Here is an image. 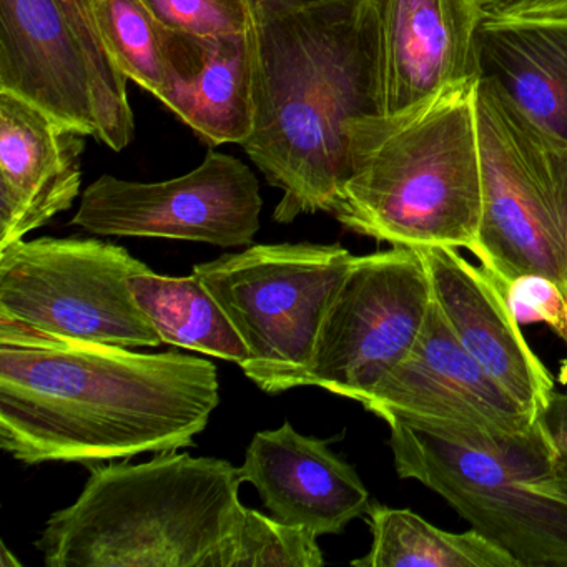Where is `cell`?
Masks as SVG:
<instances>
[{
    "mask_svg": "<svg viewBox=\"0 0 567 567\" xmlns=\"http://www.w3.org/2000/svg\"><path fill=\"white\" fill-rule=\"evenodd\" d=\"M430 277L434 303L471 358L533 416L553 401V374L534 353L514 317L506 291L457 248H416Z\"/></svg>",
    "mask_w": 567,
    "mask_h": 567,
    "instance_id": "5bb4252c",
    "label": "cell"
},
{
    "mask_svg": "<svg viewBox=\"0 0 567 567\" xmlns=\"http://www.w3.org/2000/svg\"><path fill=\"white\" fill-rule=\"evenodd\" d=\"M477 6L486 16H501L509 11L517 0H476Z\"/></svg>",
    "mask_w": 567,
    "mask_h": 567,
    "instance_id": "f1b7e54d",
    "label": "cell"
},
{
    "mask_svg": "<svg viewBox=\"0 0 567 567\" xmlns=\"http://www.w3.org/2000/svg\"><path fill=\"white\" fill-rule=\"evenodd\" d=\"M534 489L567 503V451H557L549 470L534 477Z\"/></svg>",
    "mask_w": 567,
    "mask_h": 567,
    "instance_id": "d4e9b609",
    "label": "cell"
},
{
    "mask_svg": "<svg viewBox=\"0 0 567 567\" xmlns=\"http://www.w3.org/2000/svg\"><path fill=\"white\" fill-rule=\"evenodd\" d=\"M131 287L162 343L231 361L238 367L247 361L244 340L197 275L172 278L148 270L132 277Z\"/></svg>",
    "mask_w": 567,
    "mask_h": 567,
    "instance_id": "d6986e66",
    "label": "cell"
},
{
    "mask_svg": "<svg viewBox=\"0 0 567 567\" xmlns=\"http://www.w3.org/2000/svg\"><path fill=\"white\" fill-rule=\"evenodd\" d=\"M388 426L401 480L440 494L519 567H567V503L533 486L557 453L544 423L534 436L511 444L451 440L403 423Z\"/></svg>",
    "mask_w": 567,
    "mask_h": 567,
    "instance_id": "8992f818",
    "label": "cell"
},
{
    "mask_svg": "<svg viewBox=\"0 0 567 567\" xmlns=\"http://www.w3.org/2000/svg\"><path fill=\"white\" fill-rule=\"evenodd\" d=\"M501 16H513V18H566L567 0H517L509 11Z\"/></svg>",
    "mask_w": 567,
    "mask_h": 567,
    "instance_id": "4316f807",
    "label": "cell"
},
{
    "mask_svg": "<svg viewBox=\"0 0 567 567\" xmlns=\"http://www.w3.org/2000/svg\"><path fill=\"white\" fill-rule=\"evenodd\" d=\"M361 404L386 424L476 443H517L543 426L467 354L434 300L413 350Z\"/></svg>",
    "mask_w": 567,
    "mask_h": 567,
    "instance_id": "7c38bea8",
    "label": "cell"
},
{
    "mask_svg": "<svg viewBox=\"0 0 567 567\" xmlns=\"http://www.w3.org/2000/svg\"><path fill=\"white\" fill-rule=\"evenodd\" d=\"M317 539L303 527L244 506L237 526L225 539L217 567H320L324 557Z\"/></svg>",
    "mask_w": 567,
    "mask_h": 567,
    "instance_id": "7402d4cb",
    "label": "cell"
},
{
    "mask_svg": "<svg viewBox=\"0 0 567 567\" xmlns=\"http://www.w3.org/2000/svg\"><path fill=\"white\" fill-rule=\"evenodd\" d=\"M474 87L431 105L408 124L350 127L351 172L330 214L347 230L393 247L466 248L483 220Z\"/></svg>",
    "mask_w": 567,
    "mask_h": 567,
    "instance_id": "277c9868",
    "label": "cell"
},
{
    "mask_svg": "<svg viewBox=\"0 0 567 567\" xmlns=\"http://www.w3.org/2000/svg\"><path fill=\"white\" fill-rule=\"evenodd\" d=\"M85 135L0 91V250L72 208Z\"/></svg>",
    "mask_w": 567,
    "mask_h": 567,
    "instance_id": "9a60e30c",
    "label": "cell"
},
{
    "mask_svg": "<svg viewBox=\"0 0 567 567\" xmlns=\"http://www.w3.org/2000/svg\"><path fill=\"white\" fill-rule=\"evenodd\" d=\"M511 310L520 324L546 323L567 344V297L540 275H524L506 288Z\"/></svg>",
    "mask_w": 567,
    "mask_h": 567,
    "instance_id": "cb8c5ba5",
    "label": "cell"
},
{
    "mask_svg": "<svg viewBox=\"0 0 567 567\" xmlns=\"http://www.w3.org/2000/svg\"><path fill=\"white\" fill-rule=\"evenodd\" d=\"M476 42L480 78L493 81L537 127L567 142V16L484 14Z\"/></svg>",
    "mask_w": 567,
    "mask_h": 567,
    "instance_id": "ac0fdd59",
    "label": "cell"
},
{
    "mask_svg": "<svg viewBox=\"0 0 567 567\" xmlns=\"http://www.w3.org/2000/svg\"><path fill=\"white\" fill-rule=\"evenodd\" d=\"M89 470L78 501L35 540L45 566L217 567L244 509L240 467L167 451Z\"/></svg>",
    "mask_w": 567,
    "mask_h": 567,
    "instance_id": "3957f363",
    "label": "cell"
},
{
    "mask_svg": "<svg viewBox=\"0 0 567 567\" xmlns=\"http://www.w3.org/2000/svg\"><path fill=\"white\" fill-rule=\"evenodd\" d=\"M220 403L217 367L137 353L0 318V447L91 467L194 446Z\"/></svg>",
    "mask_w": 567,
    "mask_h": 567,
    "instance_id": "6da1fadb",
    "label": "cell"
},
{
    "mask_svg": "<svg viewBox=\"0 0 567 567\" xmlns=\"http://www.w3.org/2000/svg\"><path fill=\"white\" fill-rule=\"evenodd\" d=\"M0 566H21V563L11 556L4 543H2V560H0Z\"/></svg>",
    "mask_w": 567,
    "mask_h": 567,
    "instance_id": "f546056e",
    "label": "cell"
},
{
    "mask_svg": "<svg viewBox=\"0 0 567 567\" xmlns=\"http://www.w3.org/2000/svg\"><path fill=\"white\" fill-rule=\"evenodd\" d=\"M255 9H261L267 12L287 11V9L298 8V6L310 4L315 0H251Z\"/></svg>",
    "mask_w": 567,
    "mask_h": 567,
    "instance_id": "83f0119b",
    "label": "cell"
},
{
    "mask_svg": "<svg viewBox=\"0 0 567 567\" xmlns=\"http://www.w3.org/2000/svg\"><path fill=\"white\" fill-rule=\"evenodd\" d=\"M370 553L351 560L358 567H519L517 560L471 527L447 533L411 509L371 504Z\"/></svg>",
    "mask_w": 567,
    "mask_h": 567,
    "instance_id": "ffe728a7",
    "label": "cell"
},
{
    "mask_svg": "<svg viewBox=\"0 0 567 567\" xmlns=\"http://www.w3.org/2000/svg\"><path fill=\"white\" fill-rule=\"evenodd\" d=\"M354 261L341 245H251L192 274L244 340L248 380L278 394L307 386L324 317Z\"/></svg>",
    "mask_w": 567,
    "mask_h": 567,
    "instance_id": "52a82bcc",
    "label": "cell"
},
{
    "mask_svg": "<svg viewBox=\"0 0 567 567\" xmlns=\"http://www.w3.org/2000/svg\"><path fill=\"white\" fill-rule=\"evenodd\" d=\"M433 305L416 248L357 257L324 317L307 386L363 403L408 357Z\"/></svg>",
    "mask_w": 567,
    "mask_h": 567,
    "instance_id": "30bf717a",
    "label": "cell"
},
{
    "mask_svg": "<svg viewBox=\"0 0 567 567\" xmlns=\"http://www.w3.org/2000/svg\"><path fill=\"white\" fill-rule=\"evenodd\" d=\"M380 28L378 127L416 118L446 95L480 81L476 0H374Z\"/></svg>",
    "mask_w": 567,
    "mask_h": 567,
    "instance_id": "4fadbf2b",
    "label": "cell"
},
{
    "mask_svg": "<svg viewBox=\"0 0 567 567\" xmlns=\"http://www.w3.org/2000/svg\"><path fill=\"white\" fill-rule=\"evenodd\" d=\"M127 82L94 0H0V91L122 152L135 137Z\"/></svg>",
    "mask_w": 567,
    "mask_h": 567,
    "instance_id": "ba28073f",
    "label": "cell"
},
{
    "mask_svg": "<svg viewBox=\"0 0 567 567\" xmlns=\"http://www.w3.org/2000/svg\"><path fill=\"white\" fill-rule=\"evenodd\" d=\"M158 101L207 144H244L255 125V31L195 38L168 31Z\"/></svg>",
    "mask_w": 567,
    "mask_h": 567,
    "instance_id": "e0dca14e",
    "label": "cell"
},
{
    "mask_svg": "<svg viewBox=\"0 0 567 567\" xmlns=\"http://www.w3.org/2000/svg\"><path fill=\"white\" fill-rule=\"evenodd\" d=\"M271 516L315 536L341 534L370 509V493L330 441L298 433L290 423L255 434L240 466Z\"/></svg>",
    "mask_w": 567,
    "mask_h": 567,
    "instance_id": "2e32d148",
    "label": "cell"
},
{
    "mask_svg": "<svg viewBox=\"0 0 567 567\" xmlns=\"http://www.w3.org/2000/svg\"><path fill=\"white\" fill-rule=\"evenodd\" d=\"M483 220L474 257L507 285L540 275L567 297V142L537 127L489 79L474 87Z\"/></svg>",
    "mask_w": 567,
    "mask_h": 567,
    "instance_id": "5b68a950",
    "label": "cell"
},
{
    "mask_svg": "<svg viewBox=\"0 0 567 567\" xmlns=\"http://www.w3.org/2000/svg\"><path fill=\"white\" fill-rule=\"evenodd\" d=\"M255 125L241 144L280 188L278 224L330 214L350 177V127L381 117L374 0L255 9Z\"/></svg>",
    "mask_w": 567,
    "mask_h": 567,
    "instance_id": "7a4b0ae2",
    "label": "cell"
},
{
    "mask_svg": "<svg viewBox=\"0 0 567 567\" xmlns=\"http://www.w3.org/2000/svg\"><path fill=\"white\" fill-rule=\"evenodd\" d=\"M94 8L102 38L122 74L157 99L167 81V29L142 0H94Z\"/></svg>",
    "mask_w": 567,
    "mask_h": 567,
    "instance_id": "44dd1931",
    "label": "cell"
},
{
    "mask_svg": "<svg viewBox=\"0 0 567 567\" xmlns=\"http://www.w3.org/2000/svg\"><path fill=\"white\" fill-rule=\"evenodd\" d=\"M148 270L109 241L22 238L0 250V318L92 343L161 347L131 287Z\"/></svg>",
    "mask_w": 567,
    "mask_h": 567,
    "instance_id": "9c48e42d",
    "label": "cell"
},
{
    "mask_svg": "<svg viewBox=\"0 0 567 567\" xmlns=\"http://www.w3.org/2000/svg\"><path fill=\"white\" fill-rule=\"evenodd\" d=\"M158 24L195 38H220L255 24L251 0H142Z\"/></svg>",
    "mask_w": 567,
    "mask_h": 567,
    "instance_id": "603a6c76",
    "label": "cell"
},
{
    "mask_svg": "<svg viewBox=\"0 0 567 567\" xmlns=\"http://www.w3.org/2000/svg\"><path fill=\"white\" fill-rule=\"evenodd\" d=\"M261 207L251 168L234 155L208 151L197 168L172 181L142 184L102 175L82 192L71 225L104 237L250 247Z\"/></svg>",
    "mask_w": 567,
    "mask_h": 567,
    "instance_id": "8fae6325",
    "label": "cell"
},
{
    "mask_svg": "<svg viewBox=\"0 0 567 567\" xmlns=\"http://www.w3.org/2000/svg\"><path fill=\"white\" fill-rule=\"evenodd\" d=\"M544 427L557 451H567V393H556L543 414Z\"/></svg>",
    "mask_w": 567,
    "mask_h": 567,
    "instance_id": "484cf974",
    "label": "cell"
}]
</instances>
